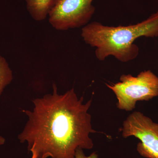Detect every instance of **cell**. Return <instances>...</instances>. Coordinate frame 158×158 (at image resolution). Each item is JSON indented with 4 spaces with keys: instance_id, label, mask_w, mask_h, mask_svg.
Listing matches in <instances>:
<instances>
[{
    "instance_id": "obj_1",
    "label": "cell",
    "mask_w": 158,
    "mask_h": 158,
    "mask_svg": "<svg viewBox=\"0 0 158 158\" xmlns=\"http://www.w3.org/2000/svg\"><path fill=\"white\" fill-rule=\"evenodd\" d=\"M52 87V93L33 100L32 110H22L28 120L18 139L27 143L31 158H75L78 148L94 146L92 100L84 103L73 88L60 94L56 85Z\"/></svg>"
},
{
    "instance_id": "obj_2",
    "label": "cell",
    "mask_w": 158,
    "mask_h": 158,
    "mask_svg": "<svg viewBox=\"0 0 158 158\" xmlns=\"http://www.w3.org/2000/svg\"><path fill=\"white\" fill-rule=\"evenodd\" d=\"M81 36L85 42L95 48V56L99 61L113 56L123 62L138 57L139 49L134 44L140 37H158V11L147 19L136 24L110 27L98 22L83 27Z\"/></svg>"
},
{
    "instance_id": "obj_3",
    "label": "cell",
    "mask_w": 158,
    "mask_h": 158,
    "mask_svg": "<svg viewBox=\"0 0 158 158\" xmlns=\"http://www.w3.org/2000/svg\"><path fill=\"white\" fill-rule=\"evenodd\" d=\"M119 80L116 84H106L115 93L119 110L132 111L137 102L158 96V77L151 70L141 72L136 77L123 74Z\"/></svg>"
},
{
    "instance_id": "obj_4",
    "label": "cell",
    "mask_w": 158,
    "mask_h": 158,
    "mask_svg": "<svg viewBox=\"0 0 158 158\" xmlns=\"http://www.w3.org/2000/svg\"><path fill=\"white\" fill-rule=\"evenodd\" d=\"M93 1L58 0L48 15L49 22L58 31L85 27L95 11Z\"/></svg>"
},
{
    "instance_id": "obj_5",
    "label": "cell",
    "mask_w": 158,
    "mask_h": 158,
    "mask_svg": "<svg viewBox=\"0 0 158 158\" xmlns=\"http://www.w3.org/2000/svg\"><path fill=\"white\" fill-rule=\"evenodd\" d=\"M123 138L134 137L140 142L137 144L139 154L146 158H158V124L141 112L135 111L123 123Z\"/></svg>"
},
{
    "instance_id": "obj_6",
    "label": "cell",
    "mask_w": 158,
    "mask_h": 158,
    "mask_svg": "<svg viewBox=\"0 0 158 158\" xmlns=\"http://www.w3.org/2000/svg\"><path fill=\"white\" fill-rule=\"evenodd\" d=\"M27 11L36 21L45 19L58 0H25Z\"/></svg>"
},
{
    "instance_id": "obj_7",
    "label": "cell",
    "mask_w": 158,
    "mask_h": 158,
    "mask_svg": "<svg viewBox=\"0 0 158 158\" xmlns=\"http://www.w3.org/2000/svg\"><path fill=\"white\" fill-rule=\"evenodd\" d=\"M13 79V73L8 62L0 55V97Z\"/></svg>"
},
{
    "instance_id": "obj_8",
    "label": "cell",
    "mask_w": 158,
    "mask_h": 158,
    "mask_svg": "<svg viewBox=\"0 0 158 158\" xmlns=\"http://www.w3.org/2000/svg\"><path fill=\"white\" fill-rule=\"evenodd\" d=\"M75 158H98V155L95 152H93L90 155L87 156L84 153L83 149L79 148L77 150Z\"/></svg>"
},
{
    "instance_id": "obj_9",
    "label": "cell",
    "mask_w": 158,
    "mask_h": 158,
    "mask_svg": "<svg viewBox=\"0 0 158 158\" xmlns=\"http://www.w3.org/2000/svg\"><path fill=\"white\" fill-rule=\"evenodd\" d=\"M5 142H6V139H5V138L4 137L0 136V146L3 145V144H5Z\"/></svg>"
}]
</instances>
